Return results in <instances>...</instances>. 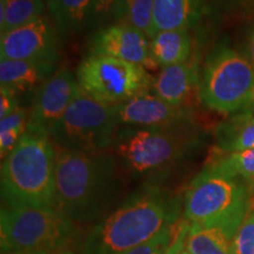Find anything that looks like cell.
<instances>
[{"instance_id": "26", "label": "cell", "mask_w": 254, "mask_h": 254, "mask_svg": "<svg viewBox=\"0 0 254 254\" xmlns=\"http://www.w3.org/2000/svg\"><path fill=\"white\" fill-rule=\"evenodd\" d=\"M0 119L5 118L19 107V97L13 91L0 87Z\"/></svg>"}, {"instance_id": "17", "label": "cell", "mask_w": 254, "mask_h": 254, "mask_svg": "<svg viewBox=\"0 0 254 254\" xmlns=\"http://www.w3.org/2000/svg\"><path fill=\"white\" fill-rule=\"evenodd\" d=\"M215 145L221 154L254 148V107L232 114L215 128Z\"/></svg>"}, {"instance_id": "33", "label": "cell", "mask_w": 254, "mask_h": 254, "mask_svg": "<svg viewBox=\"0 0 254 254\" xmlns=\"http://www.w3.org/2000/svg\"><path fill=\"white\" fill-rule=\"evenodd\" d=\"M251 190H252L253 192H254V182L252 183V185H251Z\"/></svg>"}, {"instance_id": "10", "label": "cell", "mask_w": 254, "mask_h": 254, "mask_svg": "<svg viewBox=\"0 0 254 254\" xmlns=\"http://www.w3.org/2000/svg\"><path fill=\"white\" fill-rule=\"evenodd\" d=\"M59 37L46 17L1 33L0 60L58 63Z\"/></svg>"}, {"instance_id": "9", "label": "cell", "mask_w": 254, "mask_h": 254, "mask_svg": "<svg viewBox=\"0 0 254 254\" xmlns=\"http://www.w3.org/2000/svg\"><path fill=\"white\" fill-rule=\"evenodd\" d=\"M75 78L82 91L110 106L125 103L153 86L144 66L106 56L86 57L78 65Z\"/></svg>"}, {"instance_id": "19", "label": "cell", "mask_w": 254, "mask_h": 254, "mask_svg": "<svg viewBox=\"0 0 254 254\" xmlns=\"http://www.w3.org/2000/svg\"><path fill=\"white\" fill-rule=\"evenodd\" d=\"M234 236L236 232L225 227L190 224L185 239V251L189 254H234Z\"/></svg>"}, {"instance_id": "13", "label": "cell", "mask_w": 254, "mask_h": 254, "mask_svg": "<svg viewBox=\"0 0 254 254\" xmlns=\"http://www.w3.org/2000/svg\"><path fill=\"white\" fill-rule=\"evenodd\" d=\"M90 55L112 57L145 68L157 66L151 57L150 38L128 25L114 24L95 32L90 41Z\"/></svg>"}, {"instance_id": "31", "label": "cell", "mask_w": 254, "mask_h": 254, "mask_svg": "<svg viewBox=\"0 0 254 254\" xmlns=\"http://www.w3.org/2000/svg\"><path fill=\"white\" fill-rule=\"evenodd\" d=\"M1 254H24V253L17 252V251L7 250V249H1Z\"/></svg>"}, {"instance_id": "25", "label": "cell", "mask_w": 254, "mask_h": 254, "mask_svg": "<svg viewBox=\"0 0 254 254\" xmlns=\"http://www.w3.org/2000/svg\"><path fill=\"white\" fill-rule=\"evenodd\" d=\"M178 222L164 228L160 233H158L151 240L146 241V243L128 251L125 254H166L171 245H172L174 237H176Z\"/></svg>"}, {"instance_id": "15", "label": "cell", "mask_w": 254, "mask_h": 254, "mask_svg": "<svg viewBox=\"0 0 254 254\" xmlns=\"http://www.w3.org/2000/svg\"><path fill=\"white\" fill-rule=\"evenodd\" d=\"M58 69V63L0 60V84L18 97L36 94Z\"/></svg>"}, {"instance_id": "20", "label": "cell", "mask_w": 254, "mask_h": 254, "mask_svg": "<svg viewBox=\"0 0 254 254\" xmlns=\"http://www.w3.org/2000/svg\"><path fill=\"white\" fill-rule=\"evenodd\" d=\"M57 30L63 34L81 30L91 23L93 0H45Z\"/></svg>"}, {"instance_id": "21", "label": "cell", "mask_w": 254, "mask_h": 254, "mask_svg": "<svg viewBox=\"0 0 254 254\" xmlns=\"http://www.w3.org/2000/svg\"><path fill=\"white\" fill-rule=\"evenodd\" d=\"M154 0H116L112 17L116 24L128 25L153 37Z\"/></svg>"}, {"instance_id": "32", "label": "cell", "mask_w": 254, "mask_h": 254, "mask_svg": "<svg viewBox=\"0 0 254 254\" xmlns=\"http://www.w3.org/2000/svg\"><path fill=\"white\" fill-rule=\"evenodd\" d=\"M58 254H75V253H74V252H72V251L65 250V251H62V252L58 253Z\"/></svg>"}, {"instance_id": "18", "label": "cell", "mask_w": 254, "mask_h": 254, "mask_svg": "<svg viewBox=\"0 0 254 254\" xmlns=\"http://www.w3.org/2000/svg\"><path fill=\"white\" fill-rule=\"evenodd\" d=\"M151 57L157 66H167L187 63L190 58L192 41L190 30L159 31L150 39Z\"/></svg>"}, {"instance_id": "8", "label": "cell", "mask_w": 254, "mask_h": 254, "mask_svg": "<svg viewBox=\"0 0 254 254\" xmlns=\"http://www.w3.org/2000/svg\"><path fill=\"white\" fill-rule=\"evenodd\" d=\"M119 128L114 106L100 103L80 88L49 135L65 150L99 153L113 147Z\"/></svg>"}, {"instance_id": "29", "label": "cell", "mask_w": 254, "mask_h": 254, "mask_svg": "<svg viewBox=\"0 0 254 254\" xmlns=\"http://www.w3.org/2000/svg\"><path fill=\"white\" fill-rule=\"evenodd\" d=\"M221 5L238 12H251L254 9V0H220Z\"/></svg>"}, {"instance_id": "14", "label": "cell", "mask_w": 254, "mask_h": 254, "mask_svg": "<svg viewBox=\"0 0 254 254\" xmlns=\"http://www.w3.org/2000/svg\"><path fill=\"white\" fill-rule=\"evenodd\" d=\"M199 75L195 63H184L163 67L153 80V93L173 106H189V100L198 87Z\"/></svg>"}, {"instance_id": "2", "label": "cell", "mask_w": 254, "mask_h": 254, "mask_svg": "<svg viewBox=\"0 0 254 254\" xmlns=\"http://www.w3.org/2000/svg\"><path fill=\"white\" fill-rule=\"evenodd\" d=\"M179 199L157 186L129 195L91 228L82 254H125L180 220Z\"/></svg>"}, {"instance_id": "28", "label": "cell", "mask_w": 254, "mask_h": 254, "mask_svg": "<svg viewBox=\"0 0 254 254\" xmlns=\"http://www.w3.org/2000/svg\"><path fill=\"white\" fill-rule=\"evenodd\" d=\"M190 224L185 219H180L177 225V233L170 250L166 254H189L185 251V239Z\"/></svg>"}, {"instance_id": "23", "label": "cell", "mask_w": 254, "mask_h": 254, "mask_svg": "<svg viewBox=\"0 0 254 254\" xmlns=\"http://www.w3.org/2000/svg\"><path fill=\"white\" fill-rule=\"evenodd\" d=\"M211 164L231 176L240 178L250 186L254 182V148L221 154Z\"/></svg>"}, {"instance_id": "3", "label": "cell", "mask_w": 254, "mask_h": 254, "mask_svg": "<svg viewBox=\"0 0 254 254\" xmlns=\"http://www.w3.org/2000/svg\"><path fill=\"white\" fill-rule=\"evenodd\" d=\"M56 146L49 135L26 132L1 163L5 206L53 207Z\"/></svg>"}, {"instance_id": "5", "label": "cell", "mask_w": 254, "mask_h": 254, "mask_svg": "<svg viewBox=\"0 0 254 254\" xmlns=\"http://www.w3.org/2000/svg\"><path fill=\"white\" fill-rule=\"evenodd\" d=\"M190 128L120 126L112 148L127 172L154 177L176 166L195 147L196 136Z\"/></svg>"}, {"instance_id": "22", "label": "cell", "mask_w": 254, "mask_h": 254, "mask_svg": "<svg viewBox=\"0 0 254 254\" xmlns=\"http://www.w3.org/2000/svg\"><path fill=\"white\" fill-rule=\"evenodd\" d=\"M45 6L44 0H0V31L5 33L43 17Z\"/></svg>"}, {"instance_id": "24", "label": "cell", "mask_w": 254, "mask_h": 254, "mask_svg": "<svg viewBox=\"0 0 254 254\" xmlns=\"http://www.w3.org/2000/svg\"><path fill=\"white\" fill-rule=\"evenodd\" d=\"M234 254H254V202L238 228L233 240Z\"/></svg>"}, {"instance_id": "11", "label": "cell", "mask_w": 254, "mask_h": 254, "mask_svg": "<svg viewBox=\"0 0 254 254\" xmlns=\"http://www.w3.org/2000/svg\"><path fill=\"white\" fill-rule=\"evenodd\" d=\"M120 126L147 128H187L192 127L190 106H173L165 103L153 92L146 91L114 106Z\"/></svg>"}, {"instance_id": "12", "label": "cell", "mask_w": 254, "mask_h": 254, "mask_svg": "<svg viewBox=\"0 0 254 254\" xmlns=\"http://www.w3.org/2000/svg\"><path fill=\"white\" fill-rule=\"evenodd\" d=\"M79 90L77 78L69 69H57L33 95L27 132L49 135L50 129L67 110Z\"/></svg>"}, {"instance_id": "27", "label": "cell", "mask_w": 254, "mask_h": 254, "mask_svg": "<svg viewBox=\"0 0 254 254\" xmlns=\"http://www.w3.org/2000/svg\"><path fill=\"white\" fill-rule=\"evenodd\" d=\"M116 0H93L91 21L99 24L112 15Z\"/></svg>"}, {"instance_id": "6", "label": "cell", "mask_w": 254, "mask_h": 254, "mask_svg": "<svg viewBox=\"0 0 254 254\" xmlns=\"http://www.w3.org/2000/svg\"><path fill=\"white\" fill-rule=\"evenodd\" d=\"M75 236L74 222L55 207L2 205L0 247L24 254H58Z\"/></svg>"}, {"instance_id": "16", "label": "cell", "mask_w": 254, "mask_h": 254, "mask_svg": "<svg viewBox=\"0 0 254 254\" xmlns=\"http://www.w3.org/2000/svg\"><path fill=\"white\" fill-rule=\"evenodd\" d=\"M206 5L207 0H154L153 36L159 31L195 27Z\"/></svg>"}, {"instance_id": "4", "label": "cell", "mask_w": 254, "mask_h": 254, "mask_svg": "<svg viewBox=\"0 0 254 254\" xmlns=\"http://www.w3.org/2000/svg\"><path fill=\"white\" fill-rule=\"evenodd\" d=\"M251 202L249 184L209 164L186 187L183 215L190 224L225 227L237 233Z\"/></svg>"}, {"instance_id": "30", "label": "cell", "mask_w": 254, "mask_h": 254, "mask_svg": "<svg viewBox=\"0 0 254 254\" xmlns=\"http://www.w3.org/2000/svg\"><path fill=\"white\" fill-rule=\"evenodd\" d=\"M246 57L254 67V31L251 33L246 44Z\"/></svg>"}, {"instance_id": "7", "label": "cell", "mask_w": 254, "mask_h": 254, "mask_svg": "<svg viewBox=\"0 0 254 254\" xmlns=\"http://www.w3.org/2000/svg\"><path fill=\"white\" fill-rule=\"evenodd\" d=\"M199 97L208 109L236 114L254 107V67L246 56L219 45L205 60Z\"/></svg>"}, {"instance_id": "1", "label": "cell", "mask_w": 254, "mask_h": 254, "mask_svg": "<svg viewBox=\"0 0 254 254\" xmlns=\"http://www.w3.org/2000/svg\"><path fill=\"white\" fill-rule=\"evenodd\" d=\"M118 190V159L112 154L56 146L53 207L64 217L74 224L98 220L112 206Z\"/></svg>"}]
</instances>
